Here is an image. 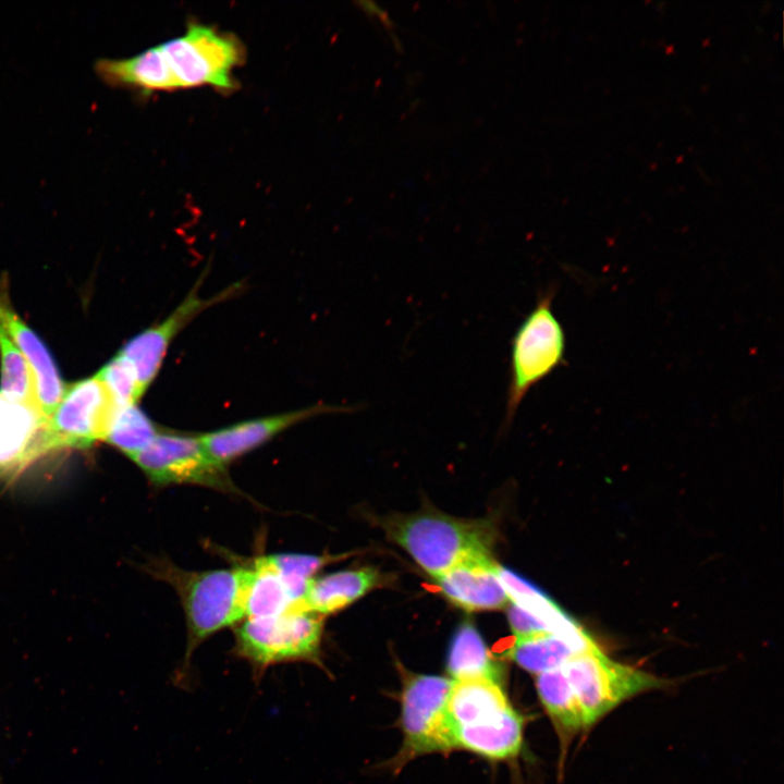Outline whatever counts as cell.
Wrapping results in <instances>:
<instances>
[{
    "mask_svg": "<svg viewBox=\"0 0 784 784\" xmlns=\"http://www.w3.org/2000/svg\"><path fill=\"white\" fill-rule=\"evenodd\" d=\"M379 581L380 574L373 567L342 569L314 577L299 609L323 617L351 605Z\"/></svg>",
    "mask_w": 784,
    "mask_h": 784,
    "instance_id": "9a60e30c",
    "label": "cell"
},
{
    "mask_svg": "<svg viewBox=\"0 0 784 784\" xmlns=\"http://www.w3.org/2000/svg\"><path fill=\"white\" fill-rule=\"evenodd\" d=\"M556 287L540 292L515 331L510 355L505 422H511L527 393L565 364L566 335L553 311Z\"/></svg>",
    "mask_w": 784,
    "mask_h": 784,
    "instance_id": "277c9868",
    "label": "cell"
},
{
    "mask_svg": "<svg viewBox=\"0 0 784 784\" xmlns=\"http://www.w3.org/2000/svg\"><path fill=\"white\" fill-rule=\"evenodd\" d=\"M347 555L350 554L315 555L307 553H273L261 556L285 581L299 609L307 586L315 575L323 566L345 559Z\"/></svg>",
    "mask_w": 784,
    "mask_h": 784,
    "instance_id": "cb8c5ba5",
    "label": "cell"
},
{
    "mask_svg": "<svg viewBox=\"0 0 784 784\" xmlns=\"http://www.w3.org/2000/svg\"><path fill=\"white\" fill-rule=\"evenodd\" d=\"M536 687L541 703L562 740L587 730L581 710L561 667L538 674Z\"/></svg>",
    "mask_w": 784,
    "mask_h": 784,
    "instance_id": "44dd1931",
    "label": "cell"
},
{
    "mask_svg": "<svg viewBox=\"0 0 784 784\" xmlns=\"http://www.w3.org/2000/svg\"><path fill=\"white\" fill-rule=\"evenodd\" d=\"M0 327L26 359L42 414L48 418L59 403L65 385L46 344L13 308L8 280H0Z\"/></svg>",
    "mask_w": 784,
    "mask_h": 784,
    "instance_id": "4fadbf2b",
    "label": "cell"
},
{
    "mask_svg": "<svg viewBox=\"0 0 784 784\" xmlns=\"http://www.w3.org/2000/svg\"><path fill=\"white\" fill-rule=\"evenodd\" d=\"M560 667L569 683L587 728L628 698L666 684L648 672L612 660L599 646Z\"/></svg>",
    "mask_w": 784,
    "mask_h": 784,
    "instance_id": "5b68a950",
    "label": "cell"
},
{
    "mask_svg": "<svg viewBox=\"0 0 784 784\" xmlns=\"http://www.w3.org/2000/svg\"><path fill=\"white\" fill-rule=\"evenodd\" d=\"M148 569L175 589L183 605L187 640L174 683L186 688L189 686L191 660L195 650L216 633L245 618L244 592L248 567L186 571L167 560H157Z\"/></svg>",
    "mask_w": 784,
    "mask_h": 784,
    "instance_id": "6da1fadb",
    "label": "cell"
},
{
    "mask_svg": "<svg viewBox=\"0 0 784 784\" xmlns=\"http://www.w3.org/2000/svg\"><path fill=\"white\" fill-rule=\"evenodd\" d=\"M158 488L193 485L228 493H240L226 466L216 462L199 436L160 430L132 460Z\"/></svg>",
    "mask_w": 784,
    "mask_h": 784,
    "instance_id": "8992f818",
    "label": "cell"
},
{
    "mask_svg": "<svg viewBox=\"0 0 784 784\" xmlns=\"http://www.w3.org/2000/svg\"><path fill=\"white\" fill-rule=\"evenodd\" d=\"M347 411L339 406L316 404L305 408L243 420L199 434L209 455L226 466L232 461L266 444L286 429L315 416Z\"/></svg>",
    "mask_w": 784,
    "mask_h": 784,
    "instance_id": "8fae6325",
    "label": "cell"
},
{
    "mask_svg": "<svg viewBox=\"0 0 784 784\" xmlns=\"http://www.w3.org/2000/svg\"><path fill=\"white\" fill-rule=\"evenodd\" d=\"M598 645L583 628L575 633H540L515 639L509 656L536 675L555 670Z\"/></svg>",
    "mask_w": 784,
    "mask_h": 784,
    "instance_id": "2e32d148",
    "label": "cell"
},
{
    "mask_svg": "<svg viewBox=\"0 0 784 784\" xmlns=\"http://www.w3.org/2000/svg\"><path fill=\"white\" fill-rule=\"evenodd\" d=\"M120 405L97 375L65 387L47 420L51 453L105 442Z\"/></svg>",
    "mask_w": 784,
    "mask_h": 784,
    "instance_id": "9c48e42d",
    "label": "cell"
},
{
    "mask_svg": "<svg viewBox=\"0 0 784 784\" xmlns=\"http://www.w3.org/2000/svg\"><path fill=\"white\" fill-rule=\"evenodd\" d=\"M0 375L1 394L11 401L41 412L30 368L22 353L1 327Z\"/></svg>",
    "mask_w": 784,
    "mask_h": 784,
    "instance_id": "603a6c76",
    "label": "cell"
},
{
    "mask_svg": "<svg viewBox=\"0 0 784 784\" xmlns=\"http://www.w3.org/2000/svg\"><path fill=\"white\" fill-rule=\"evenodd\" d=\"M323 617L295 608L278 615L245 618L234 628L233 653L246 661L253 678L285 663H309L326 671L322 661Z\"/></svg>",
    "mask_w": 784,
    "mask_h": 784,
    "instance_id": "3957f363",
    "label": "cell"
},
{
    "mask_svg": "<svg viewBox=\"0 0 784 784\" xmlns=\"http://www.w3.org/2000/svg\"><path fill=\"white\" fill-rule=\"evenodd\" d=\"M523 736L524 720L515 709L492 725L454 731L456 748H464L490 759L517 756L523 745Z\"/></svg>",
    "mask_w": 784,
    "mask_h": 784,
    "instance_id": "ffe728a7",
    "label": "cell"
},
{
    "mask_svg": "<svg viewBox=\"0 0 784 784\" xmlns=\"http://www.w3.org/2000/svg\"><path fill=\"white\" fill-rule=\"evenodd\" d=\"M506 610L515 639L540 633H554L543 620L514 602H511Z\"/></svg>",
    "mask_w": 784,
    "mask_h": 784,
    "instance_id": "484cf974",
    "label": "cell"
},
{
    "mask_svg": "<svg viewBox=\"0 0 784 784\" xmlns=\"http://www.w3.org/2000/svg\"><path fill=\"white\" fill-rule=\"evenodd\" d=\"M95 70L100 78L112 86L146 93L177 88L160 46L126 59L98 60Z\"/></svg>",
    "mask_w": 784,
    "mask_h": 784,
    "instance_id": "e0dca14e",
    "label": "cell"
},
{
    "mask_svg": "<svg viewBox=\"0 0 784 784\" xmlns=\"http://www.w3.org/2000/svg\"><path fill=\"white\" fill-rule=\"evenodd\" d=\"M490 554L468 558L434 579L442 593L466 611L506 609L511 600L497 575Z\"/></svg>",
    "mask_w": 784,
    "mask_h": 784,
    "instance_id": "5bb4252c",
    "label": "cell"
},
{
    "mask_svg": "<svg viewBox=\"0 0 784 784\" xmlns=\"http://www.w3.org/2000/svg\"><path fill=\"white\" fill-rule=\"evenodd\" d=\"M203 279L195 283L167 318L134 335L119 351L118 354L131 366L142 395L157 377L168 348L177 334L200 313L229 299L243 287L241 283H234L210 298H204L199 295Z\"/></svg>",
    "mask_w": 784,
    "mask_h": 784,
    "instance_id": "30bf717a",
    "label": "cell"
},
{
    "mask_svg": "<svg viewBox=\"0 0 784 784\" xmlns=\"http://www.w3.org/2000/svg\"><path fill=\"white\" fill-rule=\"evenodd\" d=\"M247 567L244 592L245 618L273 616L297 608V602L285 581L262 556L254 559Z\"/></svg>",
    "mask_w": 784,
    "mask_h": 784,
    "instance_id": "ac0fdd59",
    "label": "cell"
},
{
    "mask_svg": "<svg viewBox=\"0 0 784 784\" xmlns=\"http://www.w3.org/2000/svg\"><path fill=\"white\" fill-rule=\"evenodd\" d=\"M120 406L137 404L143 396L131 366L117 354L97 373Z\"/></svg>",
    "mask_w": 784,
    "mask_h": 784,
    "instance_id": "d4e9b609",
    "label": "cell"
},
{
    "mask_svg": "<svg viewBox=\"0 0 784 784\" xmlns=\"http://www.w3.org/2000/svg\"><path fill=\"white\" fill-rule=\"evenodd\" d=\"M48 418L39 411L0 393V480H10L51 453Z\"/></svg>",
    "mask_w": 784,
    "mask_h": 784,
    "instance_id": "7c38bea8",
    "label": "cell"
},
{
    "mask_svg": "<svg viewBox=\"0 0 784 784\" xmlns=\"http://www.w3.org/2000/svg\"><path fill=\"white\" fill-rule=\"evenodd\" d=\"M452 681L488 678L500 683L501 666L493 659L477 628L470 622L455 630L446 659Z\"/></svg>",
    "mask_w": 784,
    "mask_h": 784,
    "instance_id": "d6986e66",
    "label": "cell"
},
{
    "mask_svg": "<svg viewBox=\"0 0 784 784\" xmlns=\"http://www.w3.org/2000/svg\"><path fill=\"white\" fill-rule=\"evenodd\" d=\"M159 431L157 425L137 404H130L118 408L105 442L132 460Z\"/></svg>",
    "mask_w": 784,
    "mask_h": 784,
    "instance_id": "7402d4cb",
    "label": "cell"
},
{
    "mask_svg": "<svg viewBox=\"0 0 784 784\" xmlns=\"http://www.w3.org/2000/svg\"><path fill=\"white\" fill-rule=\"evenodd\" d=\"M160 48L177 88H232V71L243 59V49L233 36L200 24L191 25L184 35Z\"/></svg>",
    "mask_w": 784,
    "mask_h": 784,
    "instance_id": "ba28073f",
    "label": "cell"
},
{
    "mask_svg": "<svg viewBox=\"0 0 784 784\" xmlns=\"http://www.w3.org/2000/svg\"><path fill=\"white\" fill-rule=\"evenodd\" d=\"M383 529L434 578L468 558L490 554L495 540V529L487 519H461L437 512L391 517Z\"/></svg>",
    "mask_w": 784,
    "mask_h": 784,
    "instance_id": "7a4b0ae2",
    "label": "cell"
},
{
    "mask_svg": "<svg viewBox=\"0 0 784 784\" xmlns=\"http://www.w3.org/2000/svg\"><path fill=\"white\" fill-rule=\"evenodd\" d=\"M403 679L404 744L399 760L456 748L448 714V699L453 681L439 675L408 672Z\"/></svg>",
    "mask_w": 784,
    "mask_h": 784,
    "instance_id": "52a82bcc",
    "label": "cell"
}]
</instances>
